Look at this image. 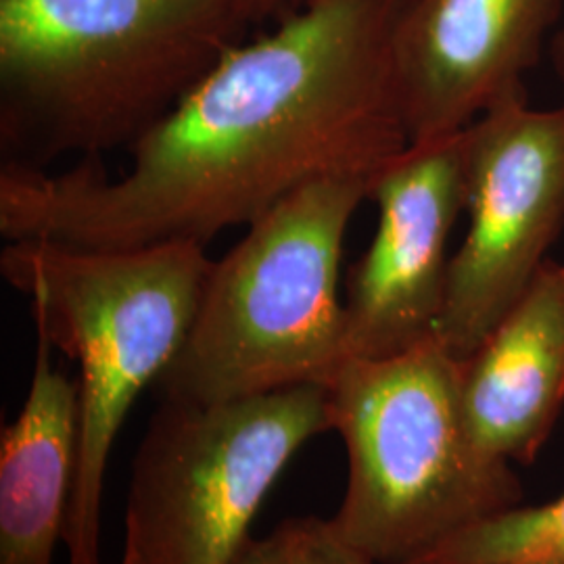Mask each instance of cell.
<instances>
[{
	"instance_id": "6da1fadb",
	"label": "cell",
	"mask_w": 564,
	"mask_h": 564,
	"mask_svg": "<svg viewBox=\"0 0 564 564\" xmlns=\"http://www.w3.org/2000/svg\"><path fill=\"white\" fill-rule=\"evenodd\" d=\"M405 0H312L224 53L109 178L2 163L0 232L86 249L205 245L310 182L375 181L410 147L393 67Z\"/></svg>"
},
{
	"instance_id": "7a4b0ae2",
	"label": "cell",
	"mask_w": 564,
	"mask_h": 564,
	"mask_svg": "<svg viewBox=\"0 0 564 564\" xmlns=\"http://www.w3.org/2000/svg\"><path fill=\"white\" fill-rule=\"evenodd\" d=\"M245 25L237 0H0L4 163L130 151Z\"/></svg>"
},
{
	"instance_id": "3957f363",
	"label": "cell",
	"mask_w": 564,
	"mask_h": 564,
	"mask_svg": "<svg viewBox=\"0 0 564 564\" xmlns=\"http://www.w3.org/2000/svg\"><path fill=\"white\" fill-rule=\"evenodd\" d=\"M212 262L205 245L86 249L7 241L0 274L32 302L36 333L78 364V468L67 564H102L105 473L121 424L158 383L193 326Z\"/></svg>"
},
{
	"instance_id": "277c9868",
	"label": "cell",
	"mask_w": 564,
	"mask_h": 564,
	"mask_svg": "<svg viewBox=\"0 0 564 564\" xmlns=\"http://www.w3.org/2000/svg\"><path fill=\"white\" fill-rule=\"evenodd\" d=\"M349 481L330 519L377 564H405L521 505L512 464L473 440L460 360L437 337L377 360H345L326 387Z\"/></svg>"
},
{
	"instance_id": "5b68a950",
	"label": "cell",
	"mask_w": 564,
	"mask_h": 564,
	"mask_svg": "<svg viewBox=\"0 0 564 564\" xmlns=\"http://www.w3.org/2000/svg\"><path fill=\"white\" fill-rule=\"evenodd\" d=\"M366 178L310 182L212 262L163 402L223 403L300 384L328 387L345 354L343 242Z\"/></svg>"
},
{
	"instance_id": "8992f818",
	"label": "cell",
	"mask_w": 564,
	"mask_h": 564,
	"mask_svg": "<svg viewBox=\"0 0 564 564\" xmlns=\"http://www.w3.org/2000/svg\"><path fill=\"white\" fill-rule=\"evenodd\" d=\"M324 431L333 419L323 384L163 402L134 460L121 564L235 563L284 466Z\"/></svg>"
},
{
	"instance_id": "52a82bcc",
	"label": "cell",
	"mask_w": 564,
	"mask_h": 564,
	"mask_svg": "<svg viewBox=\"0 0 564 564\" xmlns=\"http://www.w3.org/2000/svg\"><path fill=\"white\" fill-rule=\"evenodd\" d=\"M468 228L452 256L437 339L466 360L524 295L564 226V105L527 97L466 128Z\"/></svg>"
},
{
	"instance_id": "ba28073f",
	"label": "cell",
	"mask_w": 564,
	"mask_h": 564,
	"mask_svg": "<svg viewBox=\"0 0 564 564\" xmlns=\"http://www.w3.org/2000/svg\"><path fill=\"white\" fill-rule=\"evenodd\" d=\"M466 128L410 144L370 184L377 232L347 274V360H377L437 337L452 256L466 212Z\"/></svg>"
},
{
	"instance_id": "9c48e42d",
	"label": "cell",
	"mask_w": 564,
	"mask_h": 564,
	"mask_svg": "<svg viewBox=\"0 0 564 564\" xmlns=\"http://www.w3.org/2000/svg\"><path fill=\"white\" fill-rule=\"evenodd\" d=\"M563 0H405L393 67L410 144L463 132L489 109L527 97Z\"/></svg>"
},
{
	"instance_id": "30bf717a",
	"label": "cell",
	"mask_w": 564,
	"mask_h": 564,
	"mask_svg": "<svg viewBox=\"0 0 564 564\" xmlns=\"http://www.w3.org/2000/svg\"><path fill=\"white\" fill-rule=\"evenodd\" d=\"M460 400L481 449L508 464H533L564 405V263H545L460 362Z\"/></svg>"
},
{
	"instance_id": "8fae6325",
	"label": "cell",
	"mask_w": 564,
	"mask_h": 564,
	"mask_svg": "<svg viewBox=\"0 0 564 564\" xmlns=\"http://www.w3.org/2000/svg\"><path fill=\"white\" fill-rule=\"evenodd\" d=\"M39 333L28 398L0 437V564H53L78 468V381Z\"/></svg>"
},
{
	"instance_id": "7c38bea8",
	"label": "cell",
	"mask_w": 564,
	"mask_h": 564,
	"mask_svg": "<svg viewBox=\"0 0 564 564\" xmlns=\"http://www.w3.org/2000/svg\"><path fill=\"white\" fill-rule=\"evenodd\" d=\"M564 564V496L544 506L508 508L452 535L405 564Z\"/></svg>"
},
{
	"instance_id": "4fadbf2b",
	"label": "cell",
	"mask_w": 564,
	"mask_h": 564,
	"mask_svg": "<svg viewBox=\"0 0 564 564\" xmlns=\"http://www.w3.org/2000/svg\"><path fill=\"white\" fill-rule=\"evenodd\" d=\"M232 564H377L343 540L328 519L282 521L262 540H251Z\"/></svg>"
},
{
	"instance_id": "5bb4252c",
	"label": "cell",
	"mask_w": 564,
	"mask_h": 564,
	"mask_svg": "<svg viewBox=\"0 0 564 564\" xmlns=\"http://www.w3.org/2000/svg\"><path fill=\"white\" fill-rule=\"evenodd\" d=\"M312 0H237L247 23L253 21H281L303 9Z\"/></svg>"
},
{
	"instance_id": "9a60e30c",
	"label": "cell",
	"mask_w": 564,
	"mask_h": 564,
	"mask_svg": "<svg viewBox=\"0 0 564 564\" xmlns=\"http://www.w3.org/2000/svg\"><path fill=\"white\" fill-rule=\"evenodd\" d=\"M552 63H554V69H556V76L564 86V30H561L558 34H554L552 39Z\"/></svg>"
},
{
	"instance_id": "2e32d148",
	"label": "cell",
	"mask_w": 564,
	"mask_h": 564,
	"mask_svg": "<svg viewBox=\"0 0 564 564\" xmlns=\"http://www.w3.org/2000/svg\"><path fill=\"white\" fill-rule=\"evenodd\" d=\"M514 564H558L554 563V561H545V558H535V561H521V563Z\"/></svg>"
}]
</instances>
